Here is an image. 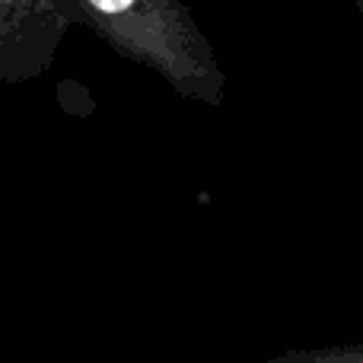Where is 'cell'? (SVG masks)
I'll return each instance as SVG.
<instances>
[{"label": "cell", "mask_w": 363, "mask_h": 363, "mask_svg": "<svg viewBox=\"0 0 363 363\" xmlns=\"http://www.w3.org/2000/svg\"><path fill=\"white\" fill-rule=\"evenodd\" d=\"M262 363H363V341L357 345H328V347H300V351L277 354Z\"/></svg>", "instance_id": "1"}, {"label": "cell", "mask_w": 363, "mask_h": 363, "mask_svg": "<svg viewBox=\"0 0 363 363\" xmlns=\"http://www.w3.org/2000/svg\"><path fill=\"white\" fill-rule=\"evenodd\" d=\"M351 4H354V6H357V10H360V13H363V0H351Z\"/></svg>", "instance_id": "2"}]
</instances>
